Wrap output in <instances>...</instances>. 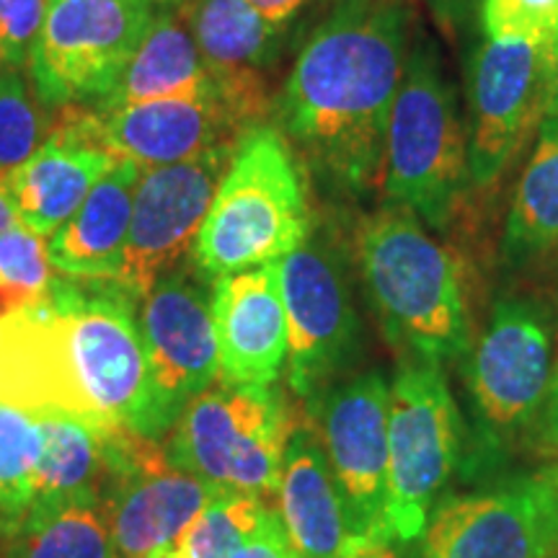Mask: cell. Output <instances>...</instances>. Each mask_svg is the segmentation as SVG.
<instances>
[{
  "label": "cell",
  "mask_w": 558,
  "mask_h": 558,
  "mask_svg": "<svg viewBox=\"0 0 558 558\" xmlns=\"http://www.w3.org/2000/svg\"><path fill=\"white\" fill-rule=\"evenodd\" d=\"M554 375L548 316L530 300H499L469 362V388L494 429H518L538 414Z\"/></svg>",
  "instance_id": "cell-16"
},
{
  "label": "cell",
  "mask_w": 558,
  "mask_h": 558,
  "mask_svg": "<svg viewBox=\"0 0 558 558\" xmlns=\"http://www.w3.org/2000/svg\"><path fill=\"white\" fill-rule=\"evenodd\" d=\"M403 0H344L300 50L277 114L284 135L329 184H383L386 132L409 58Z\"/></svg>",
  "instance_id": "cell-2"
},
{
  "label": "cell",
  "mask_w": 558,
  "mask_h": 558,
  "mask_svg": "<svg viewBox=\"0 0 558 558\" xmlns=\"http://www.w3.org/2000/svg\"><path fill=\"white\" fill-rule=\"evenodd\" d=\"M357 558H390L388 548H369V550H362Z\"/></svg>",
  "instance_id": "cell-38"
},
{
  "label": "cell",
  "mask_w": 558,
  "mask_h": 558,
  "mask_svg": "<svg viewBox=\"0 0 558 558\" xmlns=\"http://www.w3.org/2000/svg\"><path fill=\"white\" fill-rule=\"evenodd\" d=\"M277 514L295 558H357L369 550L349 520L316 429L292 432L277 488Z\"/></svg>",
  "instance_id": "cell-20"
},
{
  "label": "cell",
  "mask_w": 558,
  "mask_h": 558,
  "mask_svg": "<svg viewBox=\"0 0 558 558\" xmlns=\"http://www.w3.org/2000/svg\"><path fill=\"white\" fill-rule=\"evenodd\" d=\"M209 90H215L213 75L192 32L177 19V11L163 9L153 16L117 88L90 109L114 111L156 99H197Z\"/></svg>",
  "instance_id": "cell-22"
},
{
  "label": "cell",
  "mask_w": 558,
  "mask_h": 558,
  "mask_svg": "<svg viewBox=\"0 0 558 558\" xmlns=\"http://www.w3.org/2000/svg\"><path fill=\"white\" fill-rule=\"evenodd\" d=\"M481 24L488 39H514L556 50L558 0H484Z\"/></svg>",
  "instance_id": "cell-31"
},
{
  "label": "cell",
  "mask_w": 558,
  "mask_h": 558,
  "mask_svg": "<svg viewBox=\"0 0 558 558\" xmlns=\"http://www.w3.org/2000/svg\"><path fill=\"white\" fill-rule=\"evenodd\" d=\"M137 305L117 277L54 275L45 295L0 318V403L143 435L148 365Z\"/></svg>",
  "instance_id": "cell-1"
},
{
  "label": "cell",
  "mask_w": 558,
  "mask_h": 558,
  "mask_svg": "<svg viewBox=\"0 0 558 558\" xmlns=\"http://www.w3.org/2000/svg\"><path fill=\"white\" fill-rule=\"evenodd\" d=\"M556 50L514 39H486L469 75L471 184L501 177L530 130L546 114Z\"/></svg>",
  "instance_id": "cell-15"
},
{
  "label": "cell",
  "mask_w": 558,
  "mask_h": 558,
  "mask_svg": "<svg viewBox=\"0 0 558 558\" xmlns=\"http://www.w3.org/2000/svg\"><path fill=\"white\" fill-rule=\"evenodd\" d=\"M267 509V501L254 494L220 492L173 550L179 558H233L262 525Z\"/></svg>",
  "instance_id": "cell-27"
},
{
  "label": "cell",
  "mask_w": 558,
  "mask_h": 558,
  "mask_svg": "<svg viewBox=\"0 0 558 558\" xmlns=\"http://www.w3.org/2000/svg\"><path fill=\"white\" fill-rule=\"evenodd\" d=\"M52 277V264L41 235H34L21 222L0 235V290L11 300L13 311L45 295Z\"/></svg>",
  "instance_id": "cell-29"
},
{
  "label": "cell",
  "mask_w": 558,
  "mask_h": 558,
  "mask_svg": "<svg viewBox=\"0 0 558 558\" xmlns=\"http://www.w3.org/2000/svg\"><path fill=\"white\" fill-rule=\"evenodd\" d=\"M295 432L275 386H220L194 399L169 432L177 469L222 492L277 497L284 450Z\"/></svg>",
  "instance_id": "cell-6"
},
{
  "label": "cell",
  "mask_w": 558,
  "mask_h": 558,
  "mask_svg": "<svg viewBox=\"0 0 558 558\" xmlns=\"http://www.w3.org/2000/svg\"><path fill=\"white\" fill-rule=\"evenodd\" d=\"M179 13L209 73H259L282 47V26H271L246 0H186Z\"/></svg>",
  "instance_id": "cell-24"
},
{
  "label": "cell",
  "mask_w": 558,
  "mask_h": 558,
  "mask_svg": "<svg viewBox=\"0 0 558 558\" xmlns=\"http://www.w3.org/2000/svg\"><path fill=\"white\" fill-rule=\"evenodd\" d=\"M220 386H275L288 365V318L275 262L213 284Z\"/></svg>",
  "instance_id": "cell-19"
},
{
  "label": "cell",
  "mask_w": 558,
  "mask_h": 558,
  "mask_svg": "<svg viewBox=\"0 0 558 558\" xmlns=\"http://www.w3.org/2000/svg\"><path fill=\"white\" fill-rule=\"evenodd\" d=\"M303 179L282 132L251 128L235 145L218 194L192 246L202 277L264 267L308 239Z\"/></svg>",
  "instance_id": "cell-4"
},
{
  "label": "cell",
  "mask_w": 558,
  "mask_h": 558,
  "mask_svg": "<svg viewBox=\"0 0 558 558\" xmlns=\"http://www.w3.org/2000/svg\"><path fill=\"white\" fill-rule=\"evenodd\" d=\"M546 117H558V47H556V58H554V73H550Z\"/></svg>",
  "instance_id": "cell-37"
},
{
  "label": "cell",
  "mask_w": 558,
  "mask_h": 558,
  "mask_svg": "<svg viewBox=\"0 0 558 558\" xmlns=\"http://www.w3.org/2000/svg\"><path fill=\"white\" fill-rule=\"evenodd\" d=\"M192 259L166 271L140 300V337L148 365L145 437L163 439L199 393L218 380L213 292Z\"/></svg>",
  "instance_id": "cell-9"
},
{
  "label": "cell",
  "mask_w": 558,
  "mask_h": 558,
  "mask_svg": "<svg viewBox=\"0 0 558 558\" xmlns=\"http://www.w3.org/2000/svg\"><path fill=\"white\" fill-rule=\"evenodd\" d=\"M153 16L148 0H47L26 62L34 99L54 111L96 107L117 88Z\"/></svg>",
  "instance_id": "cell-7"
},
{
  "label": "cell",
  "mask_w": 558,
  "mask_h": 558,
  "mask_svg": "<svg viewBox=\"0 0 558 558\" xmlns=\"http://www.w3.org/2000/svg\"><path fill=\"white\" fill-rule=\"evenodd\" d=\"M41 120L29 81L21 70H0V171L24 163L39 148Z\"/></svg>",
  "instance_id": "cell-30"
},
{
  "label": "cell",
  "mask_w": 558,
  "mask_h": 558,
  "mask_svg": "<svg viewBox=\"0 0 558 558\" xmlns=\"http://www.w3.org/2000/svg\"><path fill=\"white\" fill-rule=\"evenodd\" d=\"M107 512L117 558H156L184 538L202 509L222 488L177 469L160 439L128 427H109Z\"/></svg>",
  "instance_id": "cell-10"
},
{
  "label": "cell",
  "mask_w": 558,
  "mask_h": 558,
  "mask_svg": "<svg viewBox=\"0 0 558 558\" xmlns=\"http://www.w3.org/2000/svg\"><path fill=\"white\" fill-rule=\"evenodd\" d=\"M34 416V414H32ZM41 458L34 476V499H68L96 494L107 481V429L68 414H37Z\"/></svg>",
  "instance_id": "cell-26"
},
{
  "label": "cell",
  "mask_w": 558,
  "mask_h": 558,
  "mask_svg": "<svg viewBox=\"0 0 558 558\" xmlns=\"http://www.w3.org/2000/svg\"><path fill=\"white\" fill-rule=\"evenodd\" d=\"M326 3H344V0H326Z\"/></svg>",
  "instance_id": "cell-40"
},
{
  "label": "cell",
  "mask_w": 558,
  "mask_h": 558,
  "mask_svg": "<svg viewBox=\"0 0 558 558\" xmlns=\"http://www.w3.org/2000/svg\"><path fill=\"white\" fill-rule=\"evenodd\" d=\"M246 3L254 5L271 26H284L298 16L308 0H246Z\"/></svg>",
  "instance_id": "cell-35"
},
{
  "label": "cell",
  "mask_w": 558,
  "mask_h": 558,
  "mask_svg": "<svg viewBox=\"0 0 558 558\" xmlns=\"http://www.w3.org/2000/svg\"><path fill=\"white\" fill-rule=\"evenodd\" d=\"M233 558H295L277 509H267L262 525Z\"/></svg>",
  "instance_id": "cell-33"
},
{
  "label": "cell",
  "mask_w": 558,
  "mask_h": 558,
  "mask_svg": "<svg viewBox=\"0 0 558 558\" xmlns=\"http://www.w3.org/2000/svg\"><path fill=\"white\" fill-rule=\"evenodd\" d=\"M422 558H558V469L442 501Z\"/></svg>",
  "instance_id": "cell-12"
},
{
  "label": "cell",
  "mask_w": 558,
  "mask_h": 558,
  "mask_svg": "<svg viewBox=\"0 0 558 558\" xmlns=\"http://www.w3.org/2000/svg\"><path fill=\"white\" fill-rule=\"evenodd\" d=\"M388 388L367 373L326 390L318 401V439L344 499L349 520L367 548H388Z\"/></svg>",
  "instance_id": "cell-13"
},
{
  "label": "cell",
  "mask_w": 558,
  "mask_h": 558,
  "mask_svg": "<svg viewBox=\"0 0 558 558\" xmlns=\"http://www.w3.org/2000/svg\"><path fill=\"white\" fill-rule=\"evenodd\" d=\"M558 248V117H543L533 156L522 171L505 222L507 262H535Z\"/></svg>",
  "instance_id": "cell-25"
},
{
  "label": "cell",
  "mask_w": 558,
  "mask_h": 558,
  "mask_svg": "<svg viewBox=\"0 0 558 558\" xmlns=\"http://www.w3.org/2000/svg\"><path fill=\"white\" fill-rule=\"evenodd\" d=\"M460 416L442 367L411 360L388 388V520L393 538L422 535L452 476Z\"/></svg>",
  "instance_id": "cell-8"
},
{
  "label": "cell",
  "mask_w": 558,
  "mask_h": 558,
  "mask_svg": "<svg viewBox=\"0 0 558 558\" xmlns=\"http://www.w3.org/2000/svg\"><path fill=\"white\" fill-rule=\"evenodd\" d=\"M148 3L150 5H163V9H173V5H177V9H179V5L186 3V0H148Z\"/></svg>",
  "instance_id": "cell-39"
},
{
  "label": "cell",
  "mask_w": 558,
  "mask_h": 558,
  "mask_svg": "<svg viewBox=\"0 0 558 558\" xmlns=\"http://www.w3.org/2000/svg\"><path fill=\"white\" fill-rule=\"evenodd\" d=\"M288 318V383L298 399L316 401L354 360L360 318L344 262L329 241H303L275 262Z\"/></svg>",
  "instance_id": "cell-11"
},
{
  "label": "cell",
  "mask_w": 558,
  "mask_h": 558,
  "mask_svg": "<svg viewBox=\"0 0 558 558\" xmlns=\"http://www.w3.org/2000/svg\"><path fill=\"white\" fill-rule=\"evenodd\" d=\"M13 226H19V215L11 197L9 171H0V235L9 233Z\"/></svg>",
  "instance_id": "cell-36"
},
{
  "label": "cell",
  "mask_w": 558,
  "mask_h": 558,
  "mask_svg": "<svg viewBox=\"0 0 558 558\" xmlns=\"http://www.w3.org/2000/svg\"><path fill=\"white\" fill-rule=\"evenodd\" d=\"M114 163L90 130L88 107L58 109L45 143L9 171L19 222L41 239L52 235Z\"/></svg>",
  "instance_id": "cell-18"
},
{
  "label": "cell",
  "mask_w": 558,
  "mask_h": 558,
  "mask_svg": "<svg viewBox=\"0 0 558 558\" xmlns=\"http://www.w3.org/2000/svg\"><path fill=\"white\" fill-rule=\"evenodd\" d=\"M471 184L469 130L432 45L409 52L386 132L383 186L393 207L445 230Z\"/></svg>",
  "instance_id": "cell-5"
},
{
  "label": "cell",
  "mask_w": 558,
  "mask_h": 558,
  "mask_svg": "<svg viewBox=\"0 0 558 558\" xmlns=\"http://www.w3.org/2000/svg\"><path fill=\"white\" fill-rule=\"evenodd\" d=\"M0 558H117L101 497L34 499L0 530Z\"/></svg>",
  "instance_id": "cell-23"
},
{
  "label": "cell",
  "mask_w": 558,
  "mask_h": 558,
  "mask_svg": "<svg viewBox=\"0 0 558 558\" xmlns=\"http://www.w3.org/2000/svg\"><path fill=\"white\" fill-rule=\"evenodd\" d=\"M235 145L228 143L181 163L140 173L128 243L117 279L143 300L166 271L192 251L207 209L226 177Z\"/></svg>",
  "instance_id": "cell-14"
},
{
  "label": "cell",
  "mask_w": 558,
  "mask_h": 558,
  "mask_svg": "<svg viewBox=\"0 0 558 558\" xmlns=\"http://www.w3.org/2000/svg\"><path fill=\"white\" fill-rule=\"evenodd\" d=\"M140 173V166L117 160L65 226L54 230L47 243V256L58 275L81 279L120 275Z\"/></svg>",
  "instance_id": "cell-21"
},
{
  "label": "cell",
  "mask_w": 558,
  "mask_h": 558,
  "mask_svg": "<svg viewBox=\"0 0 558 558\" xmlns=\"http://www.w3.org/2000/svg\"><path fill=\"white\" fill-rule=\"evenodd\" d=\"M39 458L41 429L37 416L0 403V530L32 507Z\"/></svg>",
  "instance_id": "cell-28"
},
{
  "label": "cell",
  "mask_w": 558,
  "mask_h": 558,
  "mask_svg": "<svg viewBox=\"0 0 558 558\" xmlns=\"http://www.w3.org/2000/svg\"><path fill=\"white\" fill-rule=\"evenodd\" d=\"M45 13L47 0H0V70L26 68Z\"/></svg>",
  "instance_id": "cell-32"
},
{
  "label": "cell",
  "mask_w": 558,
  "mask_h": 558,
  "mask_svg": "<svg viewBox=\"0 0 558 558\" xmlns=\"http://www.w3.org/2000/svg\"><path fill=\"white\" fill-rule=\"evenodd\" d=\"M360 264L390 344L435 365L469 349L463 269L416 215L390 205L365 220Z\"/></svg>",
  "instance_id": "cell-3"
},
{
  "label": "cell",
  "mask_w": 558,
  "mask_h": 558,
  "mask_svg": "<svg viewBox=\"0 0 558 558\" xmlns=\"http://www.w3.org/2000/svg\"><path fill=\"white\" fill-rule=\"evenodd\" d=\"M538 424H535V435L538 442L550 452H558V365L550 375L546 399L541 403Z\"/></svg>",
  "instance_id": "cell-34"
},
{
  "label": "cell",
  "mask_w": 558,
  "mask_h": 558,
  "mask_svg": "<svg viewBox=\"0 0 558 558\" xmlns=\"http://www.w3.org/2000/svg\"><path fill=\"white\" fill-rule=\"evenodd\" d=\"M88 122L111 156L130 160L143 171L239 143L248 132L220 99L218 88L197 99H156L114 111L88 107Z\"/></svg>",
  "instance_id": "cell-17"
}]
</instances>
